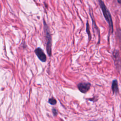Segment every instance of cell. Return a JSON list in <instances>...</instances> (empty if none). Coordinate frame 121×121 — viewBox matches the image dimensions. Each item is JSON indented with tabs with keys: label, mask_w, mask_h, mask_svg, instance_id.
I'll list each match as a JSON object with an SVG mask.
<instances>
[{
	"label": "cell",
	"mask_w": 121,
	"mask_h": 121,
	"mask_svg": "<svg viewBox=\"0 0 121 121\" xmlns=\"http://www.w3.org/2000/svg\"><path fill=\"white\" fill-rule=\"evenodd\" d=\"M35 52L38 59L42 62H45L47 60L46 56L44 53L43 51L40 47L36 48L35 50Z\"/></svg>",
	"instance_id": "3957f363"
},
{
	"label": "cell",
	"mask_w": 121,
	"mask_h": 121,
	"mask_svg": "<svg viewBox=\"0 0 121 121\" xmlns=\"http://www.w3.org/2000/svg\"><path fill=\"white\" fill-rule=\"evenodd\" d=\"M52 113H53L54 116L57 115V111L56 109L55 108H52Z\"/></svg>",
	"instance_id": "ba28073f"
},
{
	"label": "cell",
	"mask_w": 121,
	"mask_h": 121,
	"mask_svg": "<svg viewBox=\"0 0 121 121\" xmlns=\"http://www.w3.org/2000/svg\"><path fill=\"white\" fill-rule=\"evenodd\" d=\"M100 6V8L102 9V11L103 12L104 16L108 22L109 26V29L111 32L112 33L113 32V23L111 17V15L110 14V11L107 8L106 6L104 4V2L102 0H98Z\"/></svg>",
	"instance_id": "6da1fadb"
},
{
	"label": "cell",
	"mask_w": 121,
	"mask_h": 121,
	"mask_svg": "<svg viewBox=\"0 0 121 121\" xmlns=\"http://www.w3.org/2000/svg\"><path fill=\"white\" fill-rule=\"evenodd\" d=\"M48 103L52 105H55L57 103V101L55 98L52 97L48 100Z\"/></svg>",
	"instance_id": "8992f818"
},
{
	"label": "cell",
	"mask_w": 121,
	"mask_h": 121,
	"mask_svg": "<svg viewBox=\"0 0 121 121\" xmlns=\"http://www.w3.org/2000/svg\"><path fill=\"white\" fill-rule=\"evenodd\" d=\"M119 3H120L121 5V0H117Z\"/></svg>",
	"instance_id": "9c48e42d"
},
{
	"label": "cell",
	"mask_w": 121,
	"mask_h": 121,
	"mask_svg": "<svg viewBox=\"0 0 121 121\" xmlns=\"http://www.w3.org/2000/svg\"><path fill=\"white\" fill-rule=\"evenodd\" d=\"M86 32L88 34L89 38L90 39L91 35H90V31H89V24H88V21L86 23Z\"/></svg>",
	"instance_id": "52a82bcc"
},
{
	"label": "cell",
	"mask_w": 121,
	"mask_h": 121,
	"mask_svg": "<svg viewBox=\"0 0 121 121\" xmlns=\"http://www.w3.org/2000/svg\"><path fill=\"white\" fill-rule=\"evenodd\" d=\"M112 89L113 93H116L119 91L118 82L116 79H114L112 82Z\"/></svg>",
	"instance_id": "5b68a950"
},
{
	"label": "cell",
	"mask_w": 121,
	"mask_h": 121,
	"mask_svg": "<svg viewBox=\"0 0 121 121\" xmlns=\"http://www.w3.org/2000/svg\"><path fill=\"white\" fill-rule=\"evenodd\" d=\"M91 84L89 83H79L78 84V90L83 93L87 92L90 89Z\"/></svg>",
	"instance_id": "277c9868"
},
{
	"label": "cell",
	"mask_w": 121,
	"mask_h": 121,
	"mask_svg": "<svg viewBox=\"0 0 121 121\" xmlns=\"http://www.w3.org/2000/svg\"><path fill=\"white\" fill-rule=\"evenodd\" d=\"M43 29L45 33V39L46 41V51L48 55L51 56L52 55V36L51 35L50 28L47 25L45 21L43 19Z\"/></svg>",
	"instance_id": "7a4b0ae2"
}]
</instances>
